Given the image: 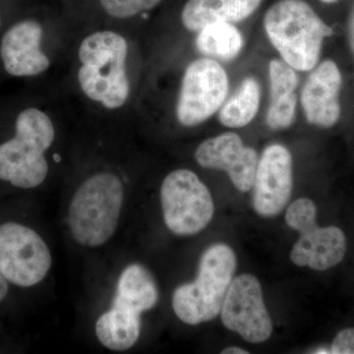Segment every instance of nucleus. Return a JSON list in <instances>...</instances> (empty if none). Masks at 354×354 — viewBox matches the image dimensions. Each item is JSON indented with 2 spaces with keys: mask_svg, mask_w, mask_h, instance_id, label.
I'll use <instances>...</instances> for the list:
<instances>
[{
  "mask_svg": "<svg viewBox=\"0 0 354 354\" xmlns=\"http://www.w3.org/2000/svg\"><path fill=\"white\" fill-rule=\"evenodd\" d=\"M341 71L332 60H326L310 73L300 97L309 123L330 127L337 122L341 115Z\"/></svg>",
  "mask_w": 354,
  "mask_h": 354,
  "instance_id": "nucleus-13",
  "label": "nucleus"
},
{
  "mask_svg": "<svg viewBox=\"0 0 354 354\" xmlns=\"http://www.w3.org/2000/svg\"><path fill=\"white\" fill-rule=\"evenodd\" d=\"M317 208L312 200L307 198L295 200L286 209V221L288 227L300 234L317 227Z\"/></svg>",
  "mask_w": 354,
  "mask_h": 354,
  "instance_id": "nucleus-21",
  "label": "nucleus"
},
{
  "mask_svg": "<svg viewBox=\"0 0 354 354\" xmlns=\"http://www.w3.org/2000/svg\"><path fill=\"white\" fill-rule=\"evenodd\" d=\"M292 157L288 148L272 144L258 160L253 183V206L263 216L279 215L292 191Z\"/></svg>",
  "mask_w": 354,
  "mask_h": 354,
  "instance_id": "nucleus-10",
  "label": "nucleus"
},
{
  "mask_svg": "<svg viewBox=\"0 0 354 354\" xmlns=\"http://www.w3.org/2000/svg\"><path fill=\"white\" fill-rule=\"evenodd\" d=\"M128 44L113 31L93 32L79 46L78 82L88 99L108 109L122 108L130 94Z\"/></svg>",
  "mask_w": 354,
  "mask_h": 354,
  "instance_id": "nucleus-1",
  "label": "nucleus"
},
{
  "mask_svg": "<svg viewBox=\"0 0 354 354\" xmlns=\"http://www.w3.org/2000/svg\"><path fill=\"white\" fill-rule=\"evenodd\" d=\"M142 314L120 305H111L95 323V335L104 348L114 351L131 348L141 333Z\"/></svg>",
  "mask_w": 354,
  "mask_h": 354,
  "instance_id": "nucleus-17",
  "label": "nucleus"
},
{
  "mask_svg": "<svg viewBox=\"0 0 354 354\" xmlns=\"http://www.w3.org/2000/svg\"><path fill=\"white\" fill-rule=\"evenodd\" d=\"M158 300V285L150 271L143 265L127 266L118 279L113 304L142 314L155 307Z\"/></svg>",
  "mask_w": 354,
  "mask_h": 354,
  "instance_id": "nucleus-18",
  "label": "nucleus"
},
{
  "mask_svg": "<svg viewBox=\"0 0 354 354\" xmlns=\"http://www.w3.org/2000/svg\"><path fill=\"white\" fill-rule=\"evenodd\" d=\"M265 31L283 62L297 71L315 68L332 29L304 0H279L267 11Z\"/></svg>",
  "mask_w": 354,
  "mask_h": 354,
  "instance_id": "nucleus-2",
  "label": "nucleus"
},
{
  "mask_svg": "<svg viewBox=\"0 0 354 354\" xmlns=\"http://www.w3.org/2000/svg\"><path fill=\"white\" fill-rule=\"evenodd\" d=\"M221 318L225 328L247 342L259 344L271 337L272 319L256 277L243 274L232 279L221 307Z\"/></svg>",
  "mask_w": 354,
  "mask_h": 354,
  "instance_id": "nucleus-9",
  "label": "nucleus"
},
{
  "mask_svg": "<svg viewBox=\"0 0 354 354\" xmlns=\"http://www.w3.org/2000/svg\"><path fill=\"white\" fill-rule=\"evenodd\" d=\"M165 225L172 234L188 236L202 232L215 213L211 192L189 169L171 171L160 187Z\"/></svg>",
  "mask_w": 354,
  "mask_h": 354,
  "instance_id": "nucleus-6",
  "label": "nucleus"
},
{
  "mask_svg": "<svg viewBox=\"0 0 354 354\" xmlns=\"http://www.w3.org/2000/svg\"><path fill=\"white\" fill-rule=\"evenodd\" d=\"M346 251V235L335 227L312 228L300 234L293 245L290 259L299 267L325 271L344 259Z\"/></svg>",
  "mask_w": 354,
  "mask_h": 354,
  "instance_id": "nucleus-14",
  "label": "nucleus"
},
{
  "mask_svg": "<svg viewBox=\"0 0 354 354\" xmlns=\"http://www.w3.org/2000/svg\"><path fill=\"white\" fill-rule=\"evenodd\" d=\"M348 41L354 55V4L348 21Z\"/></svg>",
  "mask_w": 354,
  "mask_h": 354,
  "instance_id": "nucleus-24",
  "label": "nucleus"
},
{
  "mask_svg": "<svg viewBox=\"0 0 354 354\" xmlns=\"http://www.w3.org/2000/svg\"><path fill=\"white\" fill-rule=\"evenodd\" d=\"M223 354H248V351H246L245 349L236 348V346H230V348H227L223 349L221 351Z\"/></svg>",
  "mask_w": 354,
  "mask_h": 354,
  "instance_id": "nucleus-26",
  "label": "nucleus"
},
{
  "mask_svg": "<svg viewBox=\"0 0 354 354\" xmlns=\"http://www.w3.org/2000/svg\"><path fill=\"white\" fill-rule=\"evenodd\" d=\"M236 270V256L230 246L216 243L203 253L197 278L179 286L172 295V308L179 320L195 326L214 320Z\"/></svg>",
  "mask_w": 354,
  "mask_h": 354,
  "instance_id": "nucleus-5",
  "label": "nucleus"
},
{
  "mask_svg": "<svg viewBox=\"0 0 354 354\" xmlns=\"http://www.w3.org/2000/svg\"><path fill=\"white\" fill-rule=\"evenodd\" d=\"M333 354H354V329L348 328L339 332L330 349Z\"/></svg>",
  "mask_w": 354,
  "mask_h": 354,
  "instance_id": "nucleus-23",
  "label": "nucleus"
},
{
  "mask_svg": "<svg viewBox=\"0 0 354 354\" xmlns=\"http://www.w3.org/2000/svg\"><path fill=\"white\" fill-rule=\"evenodd\" d=\"M260 101V84L254 77H247L221 106L218 113L221 124L230 128L246 127L255 118Z\"/></svg>",
  "mask_w": 354,
  "mask_h": 354,
  "instance_id": "nucleus-20",
  "label": "nucleus"
},
{
  "mask_svg": "<svg viewBox=\"0 0 354 354\" xmlns=\"http://www.w3.org/2000/svg\"><path fill=\"white\" fill-rule=\"evenodd\" d=\"M15 128V137L0 145V180L32 189L48 176L44 153L55 141V127L48 114L29 108L18 114Z\"/></svg>",
  "mask_w": 354,
  "mask_h": 354,
  "instance_id": "nucleus-4",
  "label": "nucleus"
},
{
  "mask_svg": "<svg viewBox=\"0 0 354 354\" xmlns=\"http://www.w3.org/2000/svg\"><path fill=\"white\" fill-rule=\"evenodd\" d=\"M41 39L43 27L36 20L21 21L7 30L0 41V58L9 75L36 76L50 68Z\"/></svg>",
  "mask_w": 354,
  "mask_h": 354,
  "instance_id": "nucleus-12",
  "label": "nucleus"
},
{
  "mask_svg": "<svg viewBox=\"0 0 354 354\" xmlns=\"http://www.w3.org/2000/svg\"><path fill=\"white\" fill-rule=\"evenodd\" d=\"M322 2H325V3H335L337 0H321Z\"/></svg>",
  "mask_w": 354,
  "mask_h": 354,
  "instance_id": "nucleus-27",
  "label": "nucleus"
},
{
  "mask_svg": "<svg viewBox=\"0 0 354 354\" xmlns=\"http://www.w3.org/2000/svg\"><path fill=\"white\" fill-rule=\"evenodd\" d=\"M244 46L241 32L232 23H215L198 32L196 48L205 57L216 62H230Z\"/></svg>",
  "mask_w": 354,
  "mask_h": 354,
  "instance_id": "nucleus-19",
  "label": "nucleus"
},
{
  "mask_svg": "<svg viewBox=\"0 0 354 354\" xmlns=\"http://www.w3.org/2000/svg\"><path fill=\"white\" fill-rule=\"evenodd\" d=\"M160 1L162 0H100V3L111 17L127 19L151 10Z\"/></svg>",
  "mask_w": 354,
  "mask_h": 354,
  "instance_id": "nucleus-22",
  "label": "nucleus"
},
{
  "mask_svg": "<svg viewBox=\"0 0 354 354\" xmlns=\"http://www.w3.org/2000/svg\"><path fill=\"white\" fill-rule=\"evenodd\" d=\"M50 248L34 230L16 223L0 225V272L13 285H38L50 272Z\"/></svg>",
  "mask_w": 354,
  "mask_h": 354,
  "instance_id": "nucleus-8",
  "label": "nucleus"
},
{
  "mask_svg": "<svg viewBox=\"0 0 354 354\" xmlns=\"http://www.w3.org/2000/svg\"><path fill=\"white\" fill-rule=\"evenodd\" d=\"M195 160L204 169L227 172L241 192H248L253 187L259 158L257 152L244 146L235 133H223L205 140L195 152Z\"/></svg>",
  "mask_w": 354,
  "mask_h": 354,
  "instance_id": "nucleus-11",
  "label": "nucleus"
},
{
  "mask_svg": "<svg viewBox=\"0 0 354 354\" xmlns=\"http://www.w3.org/2000/svg\"><path fill=\"white\" fill-rule=\"evenodd\" d=\"M269 77L271 102L266 121L271 129H286L292 125L297 116V70L283 59H272L269 65Z\"/></svg>",
  "mask_w": 354,
  "mask_h": 354,
  "instance_id": "nucleus-15",
  "label": "nucleus"
},
{
  "mask_svg": "<svg viewBox=\"0 0 354 354\" xmlns=\"http://www.w3.org/2000/svg\"><path fill=\"white\" fill-rule=\"evenodd\" d=\"M124 187L120 177L99 172L74 193L68 209V227L81 246L104 245L115 234L122 211Z\"/></svg>",
  "mask_w": 354,
  "mask_h": 354,
  "instance_id": "nucleus-3",
  "label": "nucleus"
},
{
  "mask_svg": "<svg viewBox=\"0 0 354 354\" xmlns=\"http://www.w3.org/2000/svg\"><path fill=\"white\" fill-rule=\"evenodd\" d=\"M228 92V77L218 62L209 57L194 60L186 67L176 106L183 127L201 124L220 111Z\"/></svg>",
  "mask_w": 354,
  "mask_h": 354,
  "instance_id": "nucleus-7",
  "label": "nucleus"
},
{
  "mask_svg": "<svg viewBox=\"0 0 354 354\" xmlns=\"http://www.w3.org/2000/svg\"><path fill=\"white\" fill-rule=\"evenodd\" d=\"M262 0H188L181 13L186 29L198 32L215 23H237L252 15Z\"/></svg>",
  "mask_w": 354,
  "mask_h": 354,
  "instance_id": "nucleus-16",
  "label": "nucleus"
},
{
  "mask_svg": "<svg viewBox=\"0 0 354 354\" xmlns=\"http://www.w3.org/2000/svg\"><path fill=\"white\" fill-rule=\"evenodd\" d=\"M0 25H1V19H0Z\"/></svg>",
  "mask_w": 354,
  "mask_h": 354,
  "instance_id": "nucleus-28",
  "label": "nucleus"
},
{
  "mask_svg": "<svg viewBox=\"0 0 354 354\" xmlns=\"http://www.w3.org/2000/svg\"><path fill=\"white\" fill-rule=\"evenodd\" d=\"M7 293H8V283H7V279L0 272V302L6 297Z\"/></svg>",
  "mask_w": 354,
  "mask_h": 354,
  "instance_id": "nucleus-25",
  "label": "nucleus"
}]
</instances>
